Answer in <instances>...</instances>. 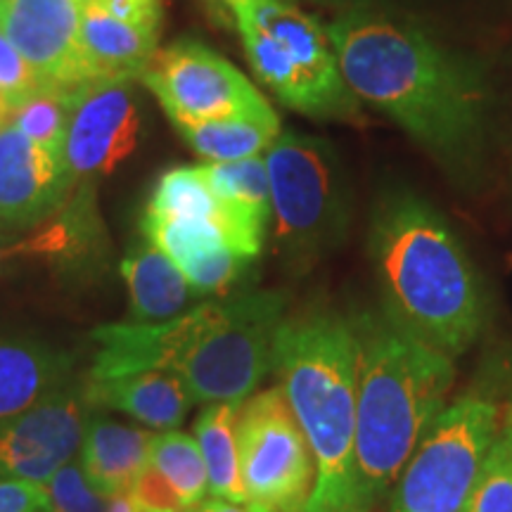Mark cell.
Returning <instances> with one entry per match:
<instances>
[{
	"label": "cell",
	"mask_w": 512,
	"mask_h": 512,
	"mask_svg": "<svg viewBox=\"0 0 512 512\" xmlns=\"http://www.w3.org/2000/svg\"><path fill=\"white\" fill-rule=\"evenodd\" d=\"M349 91L441 157L470 150L486 93L475 69L406 22L347 12L328 27Z\"/></svg>",
	"instance_id": "cell-1"
},
{
	"label": "cell",
	"mask_w": 512,
	"mask_h": 512,
	"mask_svg": "<svg viewBox=\"0 0 512 512\" xmlns=\"http://www.w3.org/2000/svg\"><path fill=\"white\" fill-rule=\"evenodd\" d=\"M287 297L278 290L240 292L164 323H112L93 330V377L169 370L192 401H245L275 368V339Z\"/></svg>",
	"instance_id": "cell-2"
},
{
	"label": "cell",
	"mask_w": 512,
	"mask_h": 512,
	"mask_svg": "<svg viewBox=\"0 0 512 512\" xmlns=\"http://www.w3.org/2000/svg\"><path fill=\"white\" fill-rule=\"evenodd\" d=\"M358 339L356 494L373 512L399 479L422 434L444 411L456 380L453 358L387 313L354 318Z\"/></svg>",
	"instance_id": "cell-3"
},
{
	"label": "cell",
	"mask_w": 512,
	"mask_h": 512,
	"mask_svg": "<svg viewBox=\"0 0 512 512\" xmlns=\"http://www.w3.org/2000/svg\"><path fill=\"white\" fill-rule=\"evenodd\" d=\"M370 259L389 318L451 358L472 347L486 316L484 287L437 209L413 195L384 202L370 226Z\"/></svg>",
	"instance_id": "cell-4"
},
{
	"label": "cell",
	"mask_w": 512,
	"mask_h": 512,
	"mask_svg": "<svg viewBox=\"0 0 512 512\" xmlns=\"http://www.w3.org/2000/svg\"><path fill=\"white\" fill-rule=\"evenodd\" d=\"M273 370L316 463L304 512H358L354 320L330 311L285 318L275 339Z\"/></svg>",
	"instance_id": "cell-5"
},
{
	"label": "cell",
	"mask_w": 512,
	"mask_h": 512,
	"mask_svg": "<svg viewBox=\"0 0 512 512\" xmlns=\"http://www.w3.org/2000/svg\"><path fill=\"white\" fill-rule=\"evenodd\" d=\"M249 64L283 105L318 119L356 117L358 98L339 72L328 29L294 3L233 5Z\"/></svg>",
	"instance_id": "cell-6"
},
{
	"label": "cell",
	"mask_w": 512,
	"mask_h": 512,
	"mask_svg": "<svg viewBox=\"0 0 512 512\" xmlns=\"http://www.w3.org/2000/svg\"><path fill=\"white\" fill-rule=\"evenodd\" d=\"M498 425L489 396L470 392L444 406L403 465L389 512H463Z\"/></svg>",
	"instance_id": "cell-7"
},
{
	"label": "cell",
	"mask_w": 512,
	"mask_h": 512,
	"mask_svg": "<svg viewBox=\"0 0 512 512\" xmlns=\"http://www.w3.org/2000/svg\"><path fill=\"white\" fill-rule=\"evenodd\" d=\"M280 252L309 259L335 245L347 223L342 171L320 138L280 131L266 152Z\"/></svg>",
	"instance_id": "cell-8"
},
{
	"label": "cell",
	"mask_w": 512,
	"mask_h": 512,
	"mask_svg": "<svg viewBox=\"0 0 512 512\" xmlns=\"http://www.w3.org/2000/svg\"><path fill=\"white\" fill-rule=\"evenodd\" d=\"M235 434L252 512H304L316 484V463L283 387L242 401Z\"/></svg>",
	"instance_id": "cell-9"
},
{
	"label": "cell",
	"mask_w": 512,
	"mask_h": 512,
	"mask_svg": "<svg viewBox=\"0 0 512 512\" xmlns=\"http://www.w3.org/2000/svg\"><path fill=\"white\" fill-rule=\"evenodd\" d=\"M143 81L157 95L174 126L226 119H278L264 95L238 67L190 38L157 50Z\"/></svg>",
	"instance_id": "cell-10"
},
{
	"label": "cell",
	"mask_w": 512,
	"mask_h": 512,
	"mask_svg": "<svg viewBox=\"0 0 512 512\" xmlns=\"http://www.w3.org/2000/svg\"><path fill=\"white\" fill-rule=\"evenodd\" d=\"M88 415L83 382L69 380L29 411L0 422V479L46 484L79 453Z\"/></svg>",
	"instance_id": "cell-11"
},
{
	"label": "cell",
	"mask_w": 512,
	"mask_h": 512,
	"mask_svg": "<svg viewBox=\"0 0 512 512\" xmlns=\"http://www.w3.org/2000/svg\"><path fill=\"white\" fill-rule=\"evenodd\" d=\"M0 29L48 88L81 93L93 86L81 48L76 0H5Z\"/></svg>",
	"instance_id": "cell-12"
},
{
	"label": "cell",
	"mask_w": 512,
	"mask_h": 512,
	"mask_svg": "<svg viewBox=\"0 0 512 512\" xmlns=\"http://www.w3.org/2000/svg\"><path fill=\"white\" fill-rule=\"evenodd\" d=\"M140 114L131 81L93 83L69 114L64 162L74 178L112 174L138 145Z\"/></svg>",
	"instance_id": "cell-13"
},
{
	"label": "cell",
	"mask_w": 512,
	"mask_h": 512,
	"mask_svg": "<svg viewBox=\"0 0 512 512\" xmlns=\"http://www.w3.org/2000/svg\"><path fill=\"white\" fill-rule=\"evenodd\" d=\"M74 181L62 157L24 136L12 121L0 126V235L50 219Z\"/></svg>",
	"instance_id": "cell-14"
},
{
	"label": "cell",
	"mask_w": 512,
	"mask_h": 512,
	"mask_svg": "<svg viewBox=\"0 0 512 512\" xmlns=\"http://www.w3.org/2000/svg\"><path fill=\"white\" fill-rule=\"evenodd\" d=\"M200 166L219 202V226L228 245L245 259H256L264 249L273 216L266 159L256 155L240 162H207Z\"/></svg>",
	"instance_id": "cell-15"
},
{
	"label": "cell",
	"mask_w": 512,
	"mask_h": 512,
	"mask_svg": "<svg viewBox=\"0 0 512 512\" xmlns=\"http://www.w3.org/2000/svg\"><path fill=\"white\" fill-rule=\"evenodd\" d=\"M83 394L91 408H112L126 413L152 430H174L192 406L183 380L169 370L93 377L83 380Z\"/></svg>",
	"instance_id": "cell-16"
},
{
	"label": "cell",
	"mask_w": 512,
	"mask_h": 512,
	"mask_svg": "<svg viewBox=\"0 0 512 512\" xmlns=\"http://www.w3.org/2000/svg\"><path fill=\"white\" fill-rule=\"evenodd\" d=\"M74 356L36 337L0 335V422L74 380Z\"/></svg>",
	"instance_id": "cell-17"
},
{
	"label": "cell",
	"mask_w": 512,
	"mask_h": 512,
	"mask_svg": "<svg viewBox=\"0 0 512 512\" xmlns=\"http://www.w3.org/2000/svg\"><path fill=\"white\" fill-rule=\"evenodd\" d=\"M159 29L121 22L100 5L81 8V48L93 83L133 81L157 53Z\"/></svg>",
	"instance_id": "cell-18"
},
{
	"label": "cell",
	"mask_w": 512,
	"mask_h": 512,
	"mask_svg": "<svg viewBox=\"0 0 512 512\" xmlns=\"http://www.w3.org/2000/svg\"><path fill=\"white\" fill-rule=\"evenodd\" d=\"M155 432L143 427H128L102 415H88L83 430L79 463L105 496L128 491L150 463V446Z\"/></svg>",
	"instance_id": "cell-19"
},
{
	"label": "cell",
	"mask_w": 512,
	"mask_h": 512,
	"mask_svg": "<svg viewBox=\"0 0 512 512\" xmlns=\"http://www.w3.org/2000/svg\"><path fill=\"white\" fill-rule=\"evenodd\" d=\"M121 275L128 287L133 323H164L181 316L195 294L181 268L147 240L128 249Z\"/></svg>",
	"instance_id": "cell-20"
},
{
	"label": "cell",
	"mask_w": 512,
	"mask_h": 512,
	"mask_svg": "<svg viewBox=\"0 0 512 512\" xmlns=\"http://www.w3.org/2000/svg\"><path fill=\"white\" fill-rule=\"evenodd\" d=\"M240 408L242 401L207 403V408L195 420V441L207 467L209 494L252 510L245 484H242L238 434H235Z\"/></svg>",
	"instance_id": "cell-21"
},
{
	"label": "cell",
	"mask_w": 512,
	"mask_h": 512,
	"mask_svg": "<svg viewBox=\"0 0 512 512\" xmlns=\"http://www.w3.org/2000/svg\"><path fill=\"white\" fill-rule=\"evenodd\" d=\"M185 143L207 162H240L268 150L280 136V119H226L176 126Z\"/></svg>",
	"instance_id": "cell-22"
},
{
	"label": "cell",
	"mask_w": 512,
	"mask_h": 512,
	"mask_svg": "<svg viewBox=\"0 0 512 512\" xmlns=\"http://www.w3.org/2000/svg\"><path fill=\"white\" fill-rule=\"evenodd\" d=\"M145 216L219 223V202L202 174V166H176L166 171L147 202Z\"/></svg>",
	"instance_id": "cell-23"
},
{
	"label": "cell",
	"mask_w": 512,
	"mask_h": 512,
	"mask_svg": "<svg viewBox=\"0 0 512 512\" xmlns=\"http://www.w3.org/2000/svg\"><path fill=\"white\" fill-rule=\"evenodd\" d=\"M150 463L169 479L188 510L207 501L209 477L195 437L178 430L157 432L150 446Z\"/></svg>",
	"instance_id": "cell-24"
},
{
	"label": "cell",
	"mask_w": 512,
	"mask_h": 512,
	"mask_svg": "<svg viewBox=\"0 0 512 512\" xmlns=\"http://www.w3.org/2000/svg\"><path fill=\"white\" fill-rule=\"evenodd\" d=\"M76 95L79 93H64L50 88V91H43L22 102L12 112L10 121L24 136L64 159V140H67L69 114H72Z\"/></svg>",
	"instance_id": "cell-25"
},
{
	"label": "cell",
	"mask_w": 512,
	"mask_h": 512,
	"mask_svg": "<svg viewBox=\"0 0 512 512\" xmlns=\"http://www.w3.org/2000/svg\"><path fill=\"white\" fill-rule=\"evenodd\" d=\"M463 512H512V446L498 430Z\"/></svg>",
	"instance_id": "cell-26"
},
{
	"label": "cell",
	"mask_w": 512,
	"mask_h": 512,
	"mask_svg": "<svg viewBox=\"0 0 512 512\" xmlns=\"http://www.w3.org/2000/svg\"><path fill=\"white\" fill-rule=\"evenodd\" d=\"M50 512H105L107 496L91 484L79 460H69L43 484Z\"/></svg>",
	"instance_id": "cell-27"
},
{
	"label": "cell",
	"mask_w": 512,
	"mask_h": 512,
	"mask_svg": "<svg viewBox=\"0 0 512 512\" xmlns=\"http://www.w3.org/2000/svg\"><path fill=\"white\" fill-rule=\"evenodd\" d=\"M43 91H50L46 81L29 67L27 60L10 43V38L5 36V31L0 29V95L10 102L12 110H17L22 102Z\"/></svg>",
	"instance_id": "cell-28"
},
{
	"label": "cell",
	"mask_w": 512,
	"mask_h": 512,
	"mask_svg": "<svg viewBox=\"0 0 512 512\" xmlns=\"http://www.w3.org/2000/svg\"><path fill=\"white\" fill-rule=\"evenodd\" d=\"M128 494L143 512H185L188 505L155 465L147 463Z\"/></svg>",
	"instance_id": "cell-29"
},
{
	"label": "cell",
	"mask_w": 512,
	"mask_h": 512,
	"mask_svg": "<svg viewBox=\"0 0 512 512\" xmlns=\"http://www.w3.org/2000/svg\"><path fill=\"white\" fill-rule=\"evenodd\" d=\"M0 512H50L43 484L0 479Z\"/></svg>",
	"instance_id": "cell-30"
},
{
	"label": "cell",
	"mask_w": 512,
	"mask_h": 512,
	"mask_svg": "<svg viewBox=\"0 0 512 512\" xmlns=\"http://www.w3.org/2000/svg\"><path fill=\"white\" fill-rule=\"evenodd\" d=\"M95 5H100L102 10L121 22L162 31L164 0H95Z\"/></svg>",
	"instance_id": "cell-31"
},
{
	"label": "cell",
	"mask_w": 512,
	"mask_h": 512,
	"mask_svg": "<svg viewBox=\"0 0 512 512\" xmlns=\"http://www.w3.org/2000/svg\"><path fill=\"white\" fill-rule=\"evenodd\" d=\"M105 512H143L138 508V503L133 501V496L128 491H119V494L107 496V508Z\"/></svg>",
	"instance_id": "cell-32"
},
{
	"label": "cell",
	"mask_w": 512,
	"mask_h": 512,
	"mask_svg": "<svg viewBox=\"0 0 512 512\" xmlns=\"http://www.w3.org/2000/svg\"><path fill=\"white\" fill-rule=\"evenodd\" d=\"M185 512H252V510L242 508V505L221 501V498H207V501H202L200 505H195V508Z\"/></svg>",
	"instance_id": "cell-33"
},
{
	"label": "cell",
	"mask_w": 512,
	"mask_h": 512,
	"mask_svg": "<svg viewBox=\"0 0 512 512\" xmlns=\"http://www.w3.org/2000/svg\"><path fill=\"white\" fill-rule=\"evenodd\" d=\"M501 434L508 439V444L512 446V401H510L508 411H505V418L501 422Z\"/></svg>",
	"instance_id": "cell-34"
},
{
	"label": "cell",
	"mask_w": 512,
	"mask_h": 512,
	"mask_svg": "<svg viewBox=\"0 0 512 512\" xmlns=\"http://www.w3.org/2000/svg\"><path fill=\"white\" fill-rule=\"evenodd\" d=\"M12 112H15V110H12V105H10V102L5 100L3 95H0V126H5V124H8V121L12 119Z\"/></svg>",
	"instance_id": "cell-35"
},
{
	"label": "cell",
	"mask_w": 512,
	"mask_h": 512,
	"mask_svg": "<svg viewBox=\"0 0 512 512\" xmlns=\"http://www.w3.org/2000/svg\"><path fill=\"white\" fill-rule=\"evenodd\" d=\"M219 3L228 5V8H233V5H238V3H247V0H219ZM283 3H292V0H283Z\"/></svg>",
	"instance_id": "cell-36"
},
{
	"label": "cell",
	"mask_w": 512,
	"mask_h": 512,
	"mask_svg": "<svg viewBox=\"0 0 512 512\" xmlns=\"http://www.w3.org/2000/svg\"><path fill=\"white\" fill-rule=\"evenodd\" d=\"M76 3H79L83 8V5H91V3H95V0H76Z\"/></svg>",
	"instance_id": "cell-37"
},
{
	"label": "cell",
	"mask_w": 512,
	"mask_h": 512,
	"mask_svg": "<svg viewBox=\"0 0 512 512\" xmlns=\"http://www.w3.org/2000/svg\"><path fill=\"white\" fill-rule=\"evenodd\" d=\"M3 5H5V0H0V10H3Z\"/></svg>",
	"instance_id": "cell-38"
}]
</instances>
